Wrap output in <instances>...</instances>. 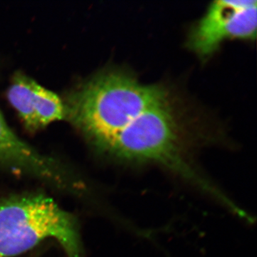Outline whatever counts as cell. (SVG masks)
I'll return each instance as SVG.
<instances>
[{
  "instance_id": "6da1fadb",
  "label": "cell",
  "mask_w": 257,
  "mask_h": 257,
  "mask_svg": "<svg viewBox=\"0 0 257 257\" xmlns=\"http://www.w3.org/2000/svg\"><path fill=\"white\" fill-rule=\"evenodd\" d=\"M172 99L165 86L144 84L124 71L111 69L71 92L64 104L65 118L98 152L139 115Z\"/></svg>"
},
{
  "instance_id": "7a4b0ae2",
  "label": "cell",
  "mask_w": 257,
  "mask_h": 257,
  "mask_svg": "<svg viewBox=\"0 0 257 257\" xmlns=\"http://www.w3.org/2000/svg\"><path fill=\"white\" fill-rule=\"evenodd\" d=\"M66 257H85L75 214L40 190L0 192V257H18L48 241Z\"/></svg>"
},
{
  "instance_id": "3957f363",
  "label": "cell",
  "mask_w": 257,
  "mask_h": 257,
  "mask_svg": "<svg viewBox=\"0 0 257 257\" xmlns=\"http://www.w3.org/2000/svg\"><path fill=\"white\" fill-rule=\"evenodd\" d=\"M0 168L92 207L99 194L87 177L60 160L42 153L17 136L0 113Z\"/></svg>"
},
{
  "instance_id": "277c9868",
  "label": "cell",
  "mask_w": 257,
  "mask_h": 257,
  "mask_svg": "<svg viewBox=\"0 0 257 257\" xmlns=\"http://www.w3.org/2000/svg\"><path fill=\"white\" fill-rule=\"evenodd\" d=\"M256 9V0L213 2L190 32L189 49L200 57H207L226 40H254Z\"/></svg>"
},
{
  "instance_id": "5b68a950",
  "label": "cell",
  "mask_w": 257,
  "mask_h": 257,
  "mask_svg": "<svg viewBox=\"0 0 257 257\" xmlns=\"http://www.w3.org/2000/svg\"><path fill=\"white\" fill-rule=\"evenodd\" d=\"M36 81L18 72L8 90L10 104L18 111L24 124L31 132L39 130L35 111V87Z\"/></svg>"
},
{
  "instance_id": "8992f818",
  "label": "cell",
  "mask_w": 257,
  "mask_h": 257,
  "mask_svg": "<svg viewBox=\"0 0 257 257\" xmlns=\"http://www.w3.org/2000/svg\"><path fill=\"white\" fill-rule=\"evenodd\" d=\"M35 111L40 128L65 119V108L60 98L37 82L35 87Z\"/></svg>"
}]
</instances>
